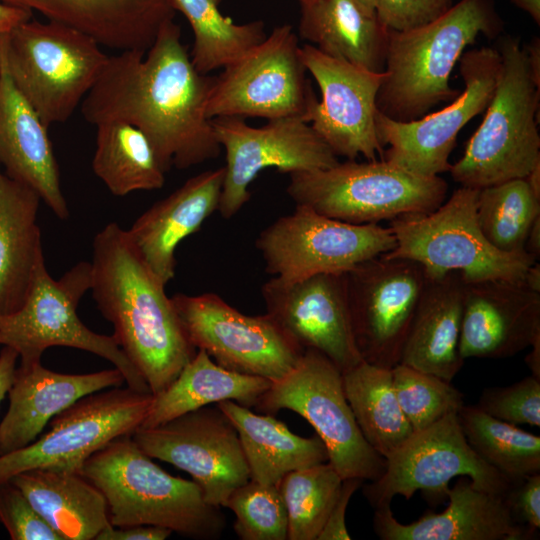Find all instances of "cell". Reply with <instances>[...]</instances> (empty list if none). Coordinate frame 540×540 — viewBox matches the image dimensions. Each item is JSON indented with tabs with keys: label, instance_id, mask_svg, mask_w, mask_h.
<instances>
[{
	"label": "cell",
	"instance_id": "1",
	"mask_svg": "<svg viewBox=\"0 0 540 540\" xmlns=\"http://www.w3.org/2000/svg\"><path fill=\"white\" fill-rule=\"evenodd\" d=\"M214 76L194 67L173 20L146 52L119 51L108 60L82 101L83 118L97 126L123 121L150 141L160 166L187 169L219 156L206 104Z\"/></svg>",
	"mask_w": 540,
	"mask_h": 540
},
{
	"label": "cell",
	"instance_id": "2",
	"mask_svg": "<svg viewBox=\"0 0 540 540\" xmlns=\"http://www.w3.org/2000/svg\"><path fill=\"white\" fill-rule=\"evenodd\" d=\"M90 290L113 338L155 395L195 356L166 285L118 223L94 236Z\"/></svg>",
	"mask_w": 540,
	"mask_h": 540
},
{
	"label": "cell",
	"instance_id": "3",
	"mask_svg": "<svg viewBox=\"0 0 540 540\" xmlns=\"http://www.w3.org/2000/svg\"><path fill=\"white\" fill-rule=\"evenodd\" d=\"M502 29L493 0H460L431 22L389 30L377 110L390 119L408 122L451 102L460 91L450 85V76L466 47L480 35L492 38Z\"/></svg>",
	"mask_w": 540,
	"mask_h": 540
},
{
	"label": "cell",
	"instance_id": "4",
	"mask_svg": "<svg viewBox=\"0 0 540 540\" xmlns=\"http://www.w3.org/2000/svg\"><path fill=\"white\" fill-rule=\"evenodd\" d=\"M79 473L103 494L114 527L154 525L199 540L222 536L226 521L220 507L207 503L193 480L153 462L132 436L107 443Z\"/></svg>",
	"mask_w": 540,
	"mask_h": 540
},
{
	"label": "cell",
	"instance_id": "5",
	"mask_svg": "<svg viewBox=\"0 0 540 540\" xmlns=\"http://www.w3.org/2000/svg\"><path fill=\"white\" fill-rule=\"evenodd\" d=\"M501 63L483 121L449 173L460 186L482 189L525 178L540 163V84L519 38L500 39Z\"/></svg>",
	"mask_w": 540,
	"mask_h": 540
},
{
	"label": "cell",
	"instance_id": "6",
	"mask_svg": "<svg viewBox=\"0 0 540 540\" xmlns=\"http://www.w3.org/2000/svg\"><path fill=\"white\" fill-rule=\"evenodd\" d=\"M88 34L33 18L0 41L6 69L46 127L66 122L98 80L109 55Z\"/></svg>",
	"mask_w": 540,
	"mask_h": 540
},
{
	"label": "cell",
	"instance_id": "7",
	"mask_svg": "<svg viewBox=\"0 0 540 540\" xmlns=\"http://www.w3.org/2000/svg\"><path fill=\"white\" fill-rule=\"evenodd\" d=\"M448 191L440 176H423L386 160H347L289 174L286 188L295 205L351 224H373L437 209Z\"/></svg>",
	"mask_w": 540,
	"mask_h": 540
},
{
	"label": "cell",
	"instance_id": "8",
	"mask_svg": "<svg viewBox=\"0 0 540 540\" xmlns=\"http://www.w3.org/2000/svg\"><path fill=\"white\" fill-rule=\"evenodd\" d=\"M90 280V262L81 261L54 279L42 259L23 305L13 313L0 314V345L17 352L20 366L41 362L42 354L53 346L87 351L119 369L126 386L150 392L113 336L92 331L79 318L77 308L90 290Z\"/></svg>",
	"mask_w": 540,
	"mask_h": 540
},
{
	"label": "cell",
	"instance_id": "9",
	"mask_svg": "<svg viewBox=\"0 0 540 540\" xmlns=\"http://www.w3.org/2000/svg\"><path fill=\"white\" fill-rule=\"evenodd\" d=\"M479 189L461 186L437 209L390 220L396 245L386 257L420 263L427 276L460 272L465 283L523 280L535 261L526 252L509 254L492 246L476 217Z\"/></svg>",
	"mask_w": 540,
	"mask_h": 540
},
{
	"label": "cell",
	"instance_id": "10",
	"mask_svg": "<svg viewBox=\"0 0 540 540\" xmlns=\"http://www.w3.org/2000/svg\"><path fill=\"white\" fill-rule=\"evenodd\" d=\"M255 407L268 414L288 409L306 419L342 479L373 481L384 472L385 458L364 438L345 396L342 372L319 351L305 350L291 371L272 382Z\"/></svg>",
	"mask_w": 540,
	"mask_h": 540
},
{
	"label": "cell",
	"instance_id": "11",
	"mask_svg": "<svg viewBox=\"0 0 540 540\" xmlns=\"http://www.w3.org/2000/svg\"><path fill=\"white\" fill-rule=\"evenodd\" d=\"M300 47L291 25L275 27L262 42L214 76L207 117L304 119L317 97L306 77Z\"/></svg>",
	"mask_w": 540,
	"mask_h": 540
},
{
	"label": "cell",
	"instance_id": "12",
	"mask_svg": "<svg viewBox=\"0 0 540 540\" xmlns=\"http://www.w3.org/2000/svg\"><path fill=\"white\" fill-rule=\"evenodd\" d=\"M395 245L389 227L351 224L301 205L263 229L255 242L266 273L284 281L347 273Z\"/></svg>",
	"mask_w": 540,
	"mask_h": 540
},
{
	"label": "cell",
	"instance_id": "13",
	"mask_svg": "<svg viewBox=\"0 0 540 540\" xmlns=\"http://www.w3.org/2000/svg\"><path fill=\"white\" fill-rule=\"evenodd\" d=\"M153 394L128 386L82 397L57 414L50 430L19 450L0 455V484L33 469L79 472L110 441L132 436L142 425Z\"/></svg>",
	"mask_w": 540,
	"mask_h": 540
},
{
	"label": "cell",
	"instance_id": "14",
	"mask_svg": "<svg viewBox=\"0 0 540 540\" xmlns=\"http://www.w3.org/2000/svg\"><path fill=\"white\" fill-rule=\"evenodd\" d=\"M171 299L192 345L225 369L276 382L304 352L268 314L245 315L216 293Z\"/></svg>",
	"mask_w": 540,
	"mask_h": 540
},
{
	"label": "cell",
	"instance_id": "15",
	"mask_svg": "<svg viewBox=\"0 0 540 540\" xmlns=\"http://www.w3.org/2000/svg\"><path fill=\"white\" fill-rule=\"evenodd\" d=\"M385 460L382 475L363 487L373 508L389 505L396 495L409 500L416 491L431 500L444 499L449 482L457 476H467L476 488L502 496L510 483L471 448L457 413L415 431Z\"/></svg>",
	"mask_w": 540,
	"mask_h": 540
},
{
	"label": "cell",
	"instance_id": "16",
	"mask_svg": "<svg viewBox=\"0 0 540 540\" xmlns=\"http://www.w3.org/2000/svg\"><path fill=\"white\" fill-rule=\"evenodd\" d=\"M463 91L443 109L401 122L376 114L375 126L383 146V160L423 176L449 171V157L460 130L483 112L494 91L500 70L497 48L469 50L459 59Z\"/></svg>",
	"mask_w": 540,
	"mask_h": 540
},
{
	"label": "cell",
	"instance_id": "17",
	"mask_svg": "<svg viewBox=\"0 0 540 540\" xmlns=\"http://www.w3.org/2000/svg\"><path fill=\"white\" fill-rule=\"evenodd\" d=\"M226 165L218 211L236 215L250 199L249 186L266 168L281 173L313 171L336 165L338 156L302 117L267 120L249 126L241 117L211 119Z\"/></svg>",
	"mask_w": 540,
	"mask_h": 540
},
{
	"label": "cell",
	"instance_id": "18",
	"mask_svg": "<svg viewBox=\"0 0 540 540\" xmlns=\"http://www.w3.org/2000/svg\"><path fill=\"white\" fill-rule=\"evenodd\" d=\"M355 344L361 358L392 369L402 350L426 274L411 259L380 255L346 273Z\"/></svg>",
	"mask_w": 540,
	"mask_h": 540
},
{
	"label": "cell",
	"instance_id": "19",
	"mask_svg": "<svg viewBox=\"0 0 540 540\" xmlns=\"http://www.w3.org/2000/svg\"><path fill=\"white\" fill-rule=\"evenodd\" d=\"M132 438L149 457L187 472L210 505L224 506L231 493L250 480L238 432L217 405L138 428Z\"/></svg>",
	"mask_w": 540,
	"mask_h": 540
},
{
	"label": "cell",
	"instance_id": "20",
	"mask_svg": "<svg viewBox=\"0 0 540 540\" xmlns=\"http://www.w3.org/2000/svg\"><path fill=\"white\" fill-rule=\"evenodd\" d=\"M300 56L313 76L321 100L310 105L305 121L337 155L367 161L383 158L375 126L378 112L376 98L384 72L376 73L328 56L316 47L305 44Z\"/></svg>",
	"mask_w": 540,
	"mask_h": 540
},
{
	"label": "cell",
	"instance_id": "21",
	"mask_svg": "<svg viewBox=\"0 0 540 540\" xmlns=\"http://www.w3.org/2000/svg\"><path fill=\"white\" fill-rule=\"evenodd\" d=\"M266 314L303 351L324 354L341 372L361 361L354 340L346 273L299 280L270 278L261 287Z\"/></svg>",
	"mask_w": 540,
	"mask_h": 540
},
{
	"label": "cell",
	"instance_id": "22",
	"mask_svg": "<svg viewBox=\"0 0 540 540\" xmlns=\"http://www.w3.org/2000/svg\"><path fill=\"white\" fill-rule=\"evenodd\" d=\"M539 339V292L523 280L465 283L459 339L462 359L511 357Z\"/></svg>",
	"mask_w": 540,
	"mask_h": 540
},
{
	"label": "cell",
	"instance_id": "23",
	"mask_svg": "<svg viewBox=\"0 0 540 540\" xmlns=\"http://www.w3.org/2000/svg\"><path fill=\"white\" fill-rule=\"evenodd\" d=\"M448 507L400 523L390 504L375 509L373 529L382 540H528L536 538L512 516L502 495L476 488L460 477L446 491Z\"/></svg>",
	"mask_w": 540,
	"mask_h": 540
},
{
	"label": "cell",
	"instance_id": "24",
	"mask_svg": "<svg viewBox=\"0 0 540 540\" xmlns=\"http://www.w3.org/2000/svg\"><path fill=\"white\" fill-rule=\"evenodd\" d=\"M125 384L115 367L85 374L47 369L41 362L16 368L8 410L0 422V455L35 441L60 412L89 394Z\"/></svg>",
	"mask_w": 540,
	"mask_h": 540
},
{
	"label": "cell",
	"instance_id": "25",
	"mask_svg": "<svg viewBox=\"0 0 540 540\" xmlns=\"http://www.w3.org/2000/svg\"><path fill=\"white\" fill-rule=\"evenodd\" d=\"M32 106L14 86L0 49V165L32 188L59 218L69 217L52 143Z\"/></svg>",
	"mask_w": 540,
	"mask_h": 540
},
{
	"label": "cell",
	"instance_id": "26",
	"mask_svg": "<svg viewBox=\"0 0 540 540\" xmlns=\"http://www.w3.org/2000/svg\"><path fill=\"white\" fill-rule=\"evenodd\" d=\"M224 172L223 166L189 178L126 230L139 255L165 285L175 276L178 245L218 210Z\"/></svg>",
	"mask_w": 540,
	"mask_h": 540
},
{
	"label": "cell",
	"instance_id": "27",
	"mask_svg": "<svg viewBox=\"0 0 540 540\" xmlns=\"http://www.w3.org/2000/svg\"><path fill=\"white\" fill-rule=\"evenodd\" d=\"M78 29L101 46L146 52L174 19L171 0H0Z\"/></svg>",
	"mask_w": 540,
	"mask_h": 540
},
{
	"label": "cell",
	"instance_id": "28",
	"mask_svg": "<svg viewBox=\"0 0 540 540\" xmlns=\"http://www.w3.org/2000/svg\"><path fill=\"white\" fill-rule=\"evenodd\" d=\"M464 287L457 271L426 275L399 363L453 380L465 361L459 353Z\"/></svg>",
	"mask_w": 540,
	"mask_h": 540
},
{
	"label": "cell",
	"instance_id": "29",
	"mask_svg": "<svg viewBox=\"0 0 540 540\" xmlns=\"http://www.w3.org/2000/svg\"><path fill=\"white\" fill-rule=\"evenodd\" d=\"M299 36L322 53L365 70L385 69L389 30L357 0L300 4Z\"/></svg>",
	"mask_w": 540,
	"mask_h": 540
},
{
	"label": "cell",
	"instance_id": "30",
	"mask_svg": "<svg viewBox=\"0 0 540 540\" xmlns=\"http://www.w3.org/2000/svg\"><path fill=\"white\" fill-rule=\"evenodd\" d=\"M41 198L0 165V314L25 302L44 259L37 215Z\"/></svg>",
	"mask_w": 540,
	"mask_h": 540
},
{
	"label": "cell",
	"instance_id": "31",
	"mask_svg": "<svg viewBox=\"0 0 540 540\" xmlns=\"http://www.w3.org/2000/svg\"><path fill=\"white\" fill-rule=\"evenodd\" d=\"M10 481L62 540H96L111 526L103 494L79 472L33 469Z\"/></svg>",
	"mask_w": 540,
	"mask_h": 540
},
{
	"label": "cell",
	"instance_id": "32",
	"mask_svg": "<svg viewBox=\"0 0 540 540\" xmlns=\"http://www.w3.org/2000/svg\"><path fill=\"white\" fill-rule=\"evenodd\" d=\"M216 405L238 432L250 479L277 485L289 472L328 461L327 449L317 435H296L270 414H256L232 400Z\"/></svg>",
	"mask_w": 540,
	"mask_h": 540
},
{
	"label": "cell",
	"instance_id": "33",
	"mask_svg": "<svg viewBox=\"0 0 540 540\" xmlns=\"http://www.w3.org/2000/svg\"><path fill=\"white\" fill-rule=\"evenodd\" d=\"M266 378L242 374L218 365L203 350L184 366L160 393L153 395L147 415L139 428L164 424L201 407L232 400L255 407L271 386Z\"/></svg>",
	"mask_w": 540,
	"mask_h": 540
},
{
	"label": "cell",
	"instance_id": "34",
	"mask_svg": "<svg viewBox=\"0 0 540 540\" xmlns=\"http://www.w3.org/2000/svg\"><path fill=\"white\" fill-rule=\"evenodd\" d=\"M345 396L369 445L387 459L414 433L392 382L391 369L361 361L342 372Z\"/></svg>",
	"mask_w": 540,
	"mask_h": 540
},
{
	"label": "cell",
	"instance_id": "35",
	"mask_svg": "<svg viewBox=\"0 0 540 540\" xmlns=\"http://www.w3.org/2000/svg\"><path fill=\"white\" fill-rule=\"evenodd\" d=\"M95 127L92 169L113 195L163 187L166 172L140 129L123 121H106Z\"/></svg>",
	"mask_w": 540,
	"mask_h": 540
},
{
	"label": "cell",
	"instance_id": "36",
	"mask_svg": "<svg viewBox=\"0 0 540 540\" xmlns=\"http://www.w3.org/2000/svg\"><path fill=\"white\" fill-rule=\"evenodd\" d=\"M171 1L192 28L194 43L190 57L202 74L234 62L267 36L262 20L235 24L222 15L214 0Z\"/></svg>",
	"mask_w": 540,
	"mask_h": 540
},
{
	"label": "cell",
	"instance_id": "37",
	"mask_svg": "<svg viewBox=\"0 0 540 540\" xmlns=\"http://www.w3.org/2000/svg\"><path fill=\"white\" fill-rule=\"evenodd\" d=\"M471 448L510 481L540 473V437L490 416L476 405L457 413Z\"/></svg>",
	"mask_w": 540,
	"mask_h": 540
},
{
	"label": "cell",
	"instance_id": "38",
	"mask_svg": "<svg viewBox=\"0 0 540 540\" xmlns=\"http://www.w3.org/2000/svg\"><path fill=\"white\" fill-rule=\"evenodd\" d=\"M540 216V197L525 178L479 189L476 217L486 240L499 251L525 253L531 225Z\"/></svg>",
	"mask_w": 540,
	"mask_h": 540
},
{
	"label": "cell",
	"instance_id": "39",
	"mask_svg": "<svg viewBox=\"0 0 540 540\" xmlns=\"http://www.w3.org/2000/svg\"><path fill=\"white\" fill-rule=\"evenodd\" d=\"M342 480L327 461L289 472L278 482L288 514L287 540H317Z\"/></svg>",
	"mask_w": 540,
	"mask_h": 540
},
{
	"label": "cell",
	"instance_id": "40",
	"mask_svg": "<svg viewBox=\"0 0 540 540\" xmlns=\"http://www.w3.org/2000/svg\"><path fill=\"white\" fill-rule=\"evenodd\" d=\"M391 373L398 403L414 432L458 413L464 405L463 393L438 376L401 363Z\"/></svg>",
	"mask_w": 540,
	"mask_h": 540
},
{
	"label": "cell",
	"instance_id": "41",
	"mask_svg": "<svg viewBox=\"0 0 540 540\" xmlns=\"http://www.w3.org/2000/svg\"><path fill=\"white\" fill-rule=\"evenodd\" d=\"M223 507L233 511V525L242 540H287L288 514L275 484L250 479L236 488Z\"/></svg>",
	"mask_w": 540,
	"mask_h": 540
},
{
	"label": "cell",
	"instance_id": "42",
	"mask_svg": "<svg viewBox=\"0 0 540 540\" xmlns=\"http://www.w3.org/2000/svg\"><path fill=\"white\" fill-rule=\"evenodd\" d=\"M476 406L499 420L539 427L540 377L526 376L508 386L486 388Z\"/></svg>",
	"mask_w": 540,
	"mask_h": 540
},
{
	"label": "cell",
	"instance_id": "43",
	"mask_svg": "<svg viewBox=\"0 0 540 540\" xmlns=\"http://www.w3.org/2000/svg\"><path fill=\"white\" fill-rule=\"evenodd\" d=\"M0 523L11 540H62L12 481L0 484Z\"/></svg>",
	"mask_w": 540,
	"mask_h": 540
},
{
	"label": "cell",
	"instance_id": "44",
	"mask_svg": "<svg viewBox=\"0 0 540 540\" xmlns=\"http://www.w3.org/2000/svg\"><path fill=\"white\" fill-rule=\"evenodd\" d=\"M455 3V0H379L376 14L388 30L403 31L437 19Z\"/></svg>",
	"mask_w": 540,
	"mask_h": 540
},
{
	"label": "cell",
	"instance_id": "45",
	"mask_svg": "<svg viewBox=\"0 0 540 540\" xmlns=\"http://www.w3.org/2000/svg\"><path fill=\"white\" fill-rule=\"evenodd\" d=\"M514 519L538 535L540 529V473L510 481L503 495Z\"/></svg>",
	"mask_w": 540,
	"mask_h": 540
},
{
	"label": "cell",
	"instance_id": "46",
	"mask_svg": "<svg viewBox=\"0 0 540 540\" xmlns=\"http://www.w3.org/2000/svg\"><path fill=\"white\" fill-rule=\"evenodd\" d=\"M363 482L364 481L359 478H346L342 480L338 497L317 540L351 539L345 524L346 510L353 494L362 486Z\"/></svg>",
	"mask_w": 540,
	"mask_h": 540
},
{
	"label": "cell",
	"instance_id": "47",
	"mask_svg": "<svg viewBox=\"0 0 540 540\" xmlns=\"http://www.w3.org/2000/svg\"><path fill=\"white\" fill-rule=\"evenodd\" d=\"M172 534L168 528L154 525L109 526L96 540H165Z\"/></svg>",
	"mask_w": 540,
	"mask_h": 540
},
{
	"label": "cell",
	"instance_id": "48",
	"mask_svg": "<svg viewBox=\"0 0 540 540\" xmlns=\"http://www.w3.org/2000/svg\"><path fill=\"white\" fill-rule=\"evenodd\" d=\"M18 360V354L14 349L3 346L0 351V404L11 388Z\"/></svg>",
	"mask_w": 540,
	"mask_h": 540
},
{
	"label": "cell",
	"instance_id": "49",
	"mask_svg": "<svg viewBox=\"0 0 540 540\" xmlns=\"http://www.w3.org/2000/svg\"><path fill=\"white\" fill-rule=\"evenodd\" d=\"M30 10L0 2V41L18 25L32 18Z\"/></svg>",
	"mask_w": 540,
	"mask_h": 540
},
{
	"label": "cell",
	"instance_id": "50",
	"mask_svg": "<svg viewBox=\"0 0 540 540\" xmlns=\"http://www.w3.org/2000/svg\"><path fill=\"white\" fill-rule=\"evenodd\" d=\"M523 47L533 77L540 84V40L535 37Z\"/></svg>",
	"mask_w": 540,
	"mask_h": 540
},
{
	"label": "cell",
	"instance_id": "51",
	"mask_svg": "<svg viewBox=\"0 0 540 540\" xmlns=\"http://www.w3.org/2000/svg\"><path fill=\"white\" fill-rule=\"evenodd\" d=\"M525 252L531 256L535 261H539L540 258V216H538L531 225L525 245Z\"/></svg>",
	"mask_w": 540,
	"mask_h": 540
},
{
	"label": "cell",
	"instance_id": "52",
	"mask_svg": "<svg viewBox=\"0 0 540 540\" xmlns=\"http://www.w3.org/2000/svg\"><path fill=\"white\" fill-rule=\"evenodd\" d=\"M518 8L526 12L535 23L540 24V0H510Z\"/></svg>",
	"mask_w": 540,
	"mask_h": 540
},
{
	"label": "cell",
	"instance_id": "53",
	"mask_svg": "<svg viewBox=\"0 0 540 540\" xmlns=\"http://www.w3.org/2000/svg\"><path fill=\"white\" fill-rule=\"evenodd\" d=\"M524 284L531 290L540 293V264L533 263L527 270L524 278Z\"/></svg>",
	"mask_w": 540,
	"mask_h": 540
},
{
	"label": "cell",
	"instance_id": "54",
	"mask_svg": "<svg viewBox=\"0 0 540 540\" xmlns=\"http://www.w3.org/2000/svg\"><path fill=\"white\" fill-rule=\"evenodd\" d=\"M531 352L526 356V363L530 368L532 375L540 377V339L531 346Z\"/></svg>",
	"mask_w": 540,
	"mask_h": 540
},
{
	"label": "cell",
	"instance_id": "55",
	"mask_svg": "<svg viewBox=\"0 0 540 540\" xmlns=\"http://www.w3.org/2000/svg\"><path fill=\"white\" fill-rule=\"evenodd\" d=\"M525 180L535 195L540 197V163L529 172L525 177Z\"/></svg>",
	"mask_w": 540,
	"mask_h": 540
},
{
	"label": "cell",
	"instance_id": "56",
	"mask_svg": "<svg viewBox=\"0 0 540 540\" xmlns=\"http://www.w3.org/2000/svg\"><path fill=\"white\" fill-rule=\"evenodd\" d=\"M357 1H359L366 8L372 11H376V7L379 0H357Z\"/></svg>",
	"mask_w": 540,
	"mask_h": 540
},
{
	"label": "cell",
	"instance_id": "57",
	"mask_svg": "<svg viewBox=\"0 0 540 540\" xmlns=\"http://www.w3.org/2000/svg\"><path fill=\"white\" fill-rule=\"evenodd\" d=\"M214 1H215L217 4H220V2H221L222 0H214ZM298 1H299L300 4H304V3L310 2V1H312V0H298Z\"/></svg>",
	"mask_w": 540,
	"mask_h": 540
}]
</instances>
